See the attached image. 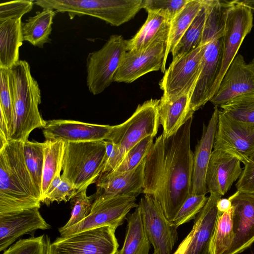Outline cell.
<instances>
[{
    "label": "cell",
    "instance_id": "6da1fadb",
    "mask_svg": "<svg viewBox=\"0 0 254 254\" xmlns=\"http://www.w3.org/2000/svg\"><path fill=\"white\" fill-rule=\"evenodd\" d=\"M193 117L173 135L161 134L145 157L142 193L152 196L172 222L190 193L193 153L190 146Z\"/></svg>",
    "mask_w": 254,
    "mask_h": 254
},
{
    "label": "cell",
    "instance_id": "7a4b0ae2",
    "mask_svg": "<svg viewBox=\"0 0 254 254\" xmlns=\"http://www.w3.org/2000/svg\"><path fill=\"white\" fill-rule=\"evenodd\" d=\"M41 194L27 168L23 142L0 148V214L41 206Z\"/></svg>",
    "mask_w": 254,
    "mask_h": 254
},
{
    "label": "cell",
    "instance_id": "3957f363",
    "mask_svg": "<svg viewBox=\"0 0 254 254\" xmlns=\"http://www.w3.org/2000/svg\"><path fill=\"white\" fill-rule=\"evenodd\" d=\"M9 78L14 111L13 129L9 140L24 142L32 130L44 128L47 123L39 110L41 90L26 61L19 60L9 69Z\"/></svg>",
    "mask_w": 254,
    "mask_h": 254
},
{
    "label": "cell",
    "instance_id": "277c9868",
    "mask_svg": "<svg viewBox=\"0 0 254 254\" xmlns=\"http://www.w3.org/2000/svg\"><path fill=\"white\" fill-rule=\"evenodd\" d=\"M159 103L160 99L147 100L138 105L133 114L125 122L114 126L106 139L113 142V151L102 174L114 170L127 153L141 140L148 136H156L159 125Z\"/></svg>",
    "mask_w": 254,
    "mask_h": 254
},
{
    "label": "cell",
    "instance_id": "5b68a950",
    "mask_svg": "<svg viewBox=\"0 0 254 254\" xmlns=\"http://www.w3.org/2000/svg\"><path fill=\"white\" fill-rule=\"evenodd\" d=\"M104 141L65 142L61 178L78 192L96 183L107 162Z\"/></svg>",
    "mask_w": 254,
    "mask_h": 254
},
{
    "label": "cell",
    "instance_id": "8992f818",
    "mask_svg": "<svg viewBox=\"0 0 254 254\" xmlns=\"http://www.w3.org/2000/svg\"><path fill=\"white\" fill-rule=\"evenodd\" d=\"M143 0H37L34 4L67 12L70 19L88 15L119 26L133 18L142 8Z\"/></svg>",
    "mask_w": 254,
    "mask_h": 254
},
{
    "label": "cell",
    "instance_id": "52a82bcc",
    "mask_svg": "<svg viewBox=\"0 0 254 254\" xmlns=\"http://www.w3.org/2000/svg\"><path fill=\"white\" fill-rule=\"evenodd\" d=\"M127 52V40L115 34L100 49L88 54L86 85L90 93L99 94L111 85Z\"/></svg>",
    "mask_w": 254,
    "mask_h": 254
},
{
    "label": "cell",
    "instance_id": "ba28073f",
    "mask_svg": "<svg viewBox=\"0 0 254 254\" xmlns=\"http://www.w3.org/2000/svg\"><path fill=\"white\" fill-rule=\"evenodd\" d=\"M136 201L135 197L129 196L93 197L89 214L76 224L66 228H60L61 236H68L105 226H110L116 229L123 223L130 210L138 206Z\"/></svg>",
    "mask_w": 254,
    "mask_h": 254
},
{
    "label": "cell",
    "instance_id": "9c48e42d",
    "mask_svg": "<svg viewBox=\"0 0 254 254\" xmlns=\"http://www.w3.org/2000/svg\"><path fill=\"white\" fill-rule=\"evenodd\" d=\"M116 229L105 226L57 238L50 245V254H116Z\"/></svg>",
    "mask_w": 254,
    "mask_h": 254
},
{
    "label": "cell",
    "instance_id": "30bf717a",
    "mask_svg": "<svg viewBox=\"0 0 254 254\" xmlns=\"http://www.w3.org/2000/svg\"><path fill=\"white\" fill-rule=\"evenodd\" d=\"M169 32V29L163 32L143 48L127 51L115 75L114 81L130 83L147 73L161 69Z\"/></svg>",
    "mask_w": 254,
    "mask_h": 254
},
{
    "label": "cell",
    "instance_id": "8fae6325",
    "mask_svg": "<svg viewBox=\"0 0 254 254\" xmlns=\"http://www.w3.org/2000/svg\"><path fill=\"white\" fill-rule=\"evenodd\" d=\"M205 46L172 60L159 82L163 97L172 98L193 90L201 71Z\"/></svg>",
    "mask_w": 254,
    "mask_h": 254
},
{
    "label": "cell",
    "instance_id": "7c38bea8",
    "mask_svg": "<svg viewBox=\"0 0 254 254\" xmlns=\"http://www.w3.org/2000/svg\"><path fill=\"white\" fill-rule=\"evenodd\" d=\"M144 232L156 254H171L178 240L177 228L154 198L147 194L138 203Z\"/></svg>",
    "mask_w": 254,
    "mask_h": 254
},
{
    "label": "cell",
    "instance_id": "4fadbf2b",
    "mask_svg": "<svg viewBox=\"0 0 254 254\" xmlns=\"http://www.w3.org/2000/svg\"><path fill=\"white\" fill-rule=\"evenodd\" d=\"M253 27V15L251 9L239 4H234L229 8L222 37L221 67L213 88V96L244 38L250 33Z\"/></svg>",
    "mask_w": 254,
    "mask_h": 254
},
{
    "label": "cell",
    "instance_id": "5bb4252c",
    "mask_svg": "<svg viewBox=\"0 0 254 254\" xmlns=\"http://www.w3.org/2000/svg\"><path fill=\"white\" fill-rule=\"evenodd\" d=\"M213 149L233 155L245 165L254 151V126L233 120L220 111Z\"/></svg>",
    "mask_w": 254,
    "mask_h": 254
},
{
    "label": "cell",
    "instance_id": "9a60e30c",
    "mask_svg": "<svg viewBox=\"0 0 254 254\" xmlns=\"http://www.w3.org/2000/svg\"><path fill=\"white\" fill-rule=\"evenodd\" d=\"M228 198L233 209L234 238L223 254H239L254 242V193L237 190Z\"/></svg>",
    "mask_w": 254,
    "mask_h": 254
},
{
    "label": "cell",
    "instance_id": "2e32d148",
    "mask_svg": "<svg viewBox=\"0 0 254 254\" xmlns=\"http://www.w3.org/2000/svg\"><path fill=\"white\" fill-rule=\"evenodd\" d=\"M222 48V38L205 46L201 71L190 98L192 115L213 97V88L221 67Z\"/></svg>",
    "mask_w": 254,
    "mask_h": 254
},
{
    "label": "cell",
    "instance_id": "e0dca14e",
    "mask_svg": "<svg viewBox=\"0 0 254 254\" xmlns=\"http://www.w3.org/2000/svg\"><path fill=\"white\" fill-rule=\"evenodd\" d=\"M113 127L73 120H53L47 122L43 132L46 140L65 142L98 141L106 140Z\"/></svg>",
    "mask_w": 254,
    "mask_h": 254
},
{
    "label": "cell",
    "instance_id": "ac0fdd59",
    "mask_svg": "<svg viewBox=\"0 0 254 254\" xmlns=\"http://www.w3.org/2000/svg\"><path fill=\"white\" fill-rule=\"evenodd\" d=\"M254 91V63L247 64L237 55L223 76L218 90L210 102L220 107L240 96Z\"/></svg>",
    "mask_w": 254,
    "mask_h": 254
},
{
    "label": "cell",
    "instance_id": "d6986e66",
    "mask_svg": "<svg viewBox=\"0 0 254 254\" xmlns=\"http://www.w3.org/2000/svg\"><path fill=\"white\" fill-rule=\"evenodd\" d=\"M34 207L0 214V251L5 250L21 236L51 227Z\"/></svg>",
    "mask_w": 254,
    "mask_h": 254
},
{
    "label": "cell",
    "instance_id": "ffe728a7",
    "mask_svg": "<svg viewBox=\"0 0 254 254\" xmlns=\"http://www.w3.org/2000/svg\"><path fill=\"white\" fill-rule=\"evenodd\" d=\"M241 161L223 150H213L206 175L207 191L223 195L240 177L243 169Z\"/></svg>",
    "mask_w": 254,
    "mask_h": 254
},
{
    "label": "cell",
    "instance_id": "44dd1931",
    "mask_svg": "<svg viewBox=\"0 0 254 254\" xmlns=\"http://www.w3.org/2000/svg\"><path fill=\"white\" fill-rule=\"evenodd\" d=\"M145 158L135 168L128 172L102 174L96 182L94 198L115 196H137L142 192Z\"/></svg>",
    "mask_w": 254,
    "mask_h": 254
},
{
    "label": "cell",
    "instance_id": "7402d4cb",
    "mask_svg": "<svg viewBox=\"0 0 254 254\" xmlns=\"http://www.w3.org/2000/svg\"><path fill=\"white\" fill-rule=\"evenodd\" d=\"M220 111L214 107L207 126H203L200 139L195 147L193 157L192 176L190 193L205 195L207 191L206 175L209 163L216 131Z\"/></svg>",
    "mask_w": 254,
    "mask_h": 254
},
{
    "label": "cell",
    "instance_id": "603a6c76",
    "mask_svg": "<svg viewBox=\"0 0 254 254\" xmlns=\"http://www.w3.org/2000/svg\"><path fill=\"white\" fill-rule=\"evenodd\" d=\"M210 193L205 204L195 217L193 235L186 254H212L211 242L221 213L217 204L222 196L216 192Z\"/></svg>",
    "mask_w": 254,
    "mask_h": 254
},
{
    "label": "cell",
    "instance_id": "cb8c5ba5",
    "mask_svg": "<svg viewBox=\"0 0 254 254\" xmlns=\"http://www.w3.org/2000/svg\"><path fill=\"white\" fill-rule=\"evenodd\" d=\"M193 91L179 96L166 98L162 96L158 106L159 124L165 138L173 135L193 115L190 113V101Z\"/></svg>",
    "mask_w": 254,
    "mask_h": 254
},
{
    "label": "cell",
    "instance_id": "d4e9b609",
    "mask_svg": "<svg viewBox=\"0 0 254 254\" xmlns=\"http://www.w3.org/2000/svg\"><path fill=\"white\" fill-rule=\"evenodd\" d=\"M22 23L21 18L0 21V68L10 69L20 60Z\"/></svg>",
    "mask_w": 254,
    "mask_h": 254
},
{
    "label": "cell",
    "instance_id": "484cf974",
    "mask_svg": "<svg viewBox=\"0 0 254 254\" xmlns=\"http://www.w3.org/2000/svg\"><path fill=\"white\" fill-rule=\"evenodd\" d=\"M203 3L206 17L200 46L223 37L228 11L234 5L232 0H203Z\"/></svg>",
    "mask_w": 254,
    "mask_h": 254
},
{
    "label": "cell",
    "instance_id": "4316f807",
    "mask_svg": "<svg viewBox=\"0 0 254 254\" xmlns=\"http://www.w3.org/2000/svg\"><path fill=\"white\" fill-rule=\"evenodd\" d=\"M56 12L54 9L44 8L22 23L23 41L40 48H43L45 44L50 43V35L52 33L53 19Z\"/></svg>",
    "mask_w": 254,
    "mask_h": 254
},
{
    "label": "cell",
    "instance_id": "83f0119b",
    "mask_svg": "<svg viewBox=\"0 0 254 254\" xmlns=\"http://www.w3.org/2000/svg\"><path fill=\"white\" fill-rule=\"evenodd\" d=\"M147 19L136 34L127 40V50L143 48L163 32L169 29L172 19L162 10L148 11Z\"/></svg>",
    "mask_w": 254,
    "mask_h": 254
},
{
    "label": "cell",
    "instance_id": "f1b7e54d",
    "mask_svg": "<svg viewBox=\"0 0 254 254\" xmlns=\"http://www.w3.org/2000/svg\"><path fill=\"white\" fill-rule=\"evenodd\" d=\"M202 6V0H189L171 20L165 58L161 69L162 72L166 70L168 55L178 44Z\"/></svg>",
    "mask_w": 254,
    "mask_h": 254
},
{
    "label": "cell",
    "instance_id": "f546056e",
    "mask_svg": "<svg viewBox=\"0 0 254 254\" xmlns=\"http://www.w3.org/2000/svg\"><path fill=\"white\" fill-rule=\"evenodd\" d=\"M126 218L127 228L124 243L116 254H148L151 243L144 232L138 206Z\"/></svg>",
    "mask_w": 254,
    "mask_h": 254
},
{
    "label": "cell",
    "instance_id": "4dcf8cb0",
    "mask_svg": "<svg viewBox=\"0 0 254 254\" xmlns=\"http://www.w3.org/2000/svg\"><path fill=\"white\" fill-rule=\"evenodd\" d=\"M65 142L46 140L44 142V162L42 174L41 201L56 176L62 170Z\"/></svg>",
    "mask_w": 254,
    "mask_h": 254
},
{
    "label": "cell",
    "instance_id": "1f68e13d",
    "mask_svg": "<svg viewBox=\"0 0 254 254\" xmlns=\"http://www.w3.org/2000/svg\"><path fill=\"white\" fill-rule=\"evenodd\" d=\"M205 17L206 9L202 0L201 9L172 51V60L191 52L200 46Z\"/></svg>",
    "mask_w": 254,
    "mask_h": 254
},
{
    "label": "cell",
    "instance_id": "d6a6232c",
    "mask_svg": "<svg viewBox=\"0 0 254 254\" xmlns=\"http://www.w3.org/2000/svg\"><path fill=\"white\" fill-rule=\"evenodd\" d=\"M220 107L228 118L254 126V91L237 97Z\"/></svg>",
    "mask_w": 254,
    "mask_h": 254
},
{
    "label": "cell",
    "instance_id": "836d02e7",
    "mask_svg": "<svg viewBox=\"0 0 254 254\" xmlns=\"http://www.w3.org/2000/svg\"><path fill=\"white\" fill-rule=\"evenodd\" d=\"M25 163L33 182L41 194L44 162V142H23Z\"/></svg>",
    "mask_w": 254,
    "mask_h": 254
},
{
    "label": "cell",
    "instance_id": "e575fe53",
    "mask_svg": "<svg viewBox=\"0 0 254 254\" xmlns=\"http://www.w3.org/2000/svg\"><path fill=\"white\" fill-rule=\"evenodd\" d=\"M234 238L233 209L220 213L212 238V254H223L230 248Z\"/></svg>",
    "mask_w": 254,
    "mask_h": 254
},
{
    "label": "cell",
    "instance_id": "d590c367",
    "mask_svg": "<svg viewBox=\"0 0 254 254\" xmlns=\"http://www.w3.org/2000/svg\"><path fill=\"white\" fill-rule=\"evenodd\" d=\"M154 137L148 136L139 142L127 153L120 163L111 172H126L137 167L148 154L154 143Z\"/></svg>",
    "mask_w": 254,
    "mask_h": 254
},
{
    "label": "cell",
    "instance_id": "8d00e7d4",
    "mask_svg": "<svg viewBox=\"0 0 254 254\" xmlns=\"http://www.w3.org/2000/svg\"><path fill=\"white\" fill-rule=\"evenodd\" d=\"M0 111L6 120L10 138L13 132L14 121L13 97L9 82V69L2 68H0Z\"/></svg>",
    "mask_w": 254,
    "mask_h": 254
},
{
    "label": "cell",
    "instance_id": "74e56055",
    "mask_svg": "<svg viewBox=\"0 0 254 254\" xmlns=\"http://www.w3.org/2000/svg\"><path fill=\"white\" fill-rule=\"evenodd\" d=\"M51 241L48 236L44 235L16 242L3 254H48Z\"/></svg>",
    "mask_w": 254,
    "mask_h": 254
},
{
    "label": "cell",
    "instance_id": "f35d334b",
    "mask_svg": "<svg viewBox=\"0 0 254 254\" xmlns=\"http://www.w3.org/2000/svg\"><path fill=\"white\" fill-rule=\"evenodd\" d=\"M208 197L205 195L190 194L175 215L172 222L178 227L194 219L203 207Z\"/></svg>",
    "mask_w": 254,
    "mask_h": 254
},
{
    "label": "cell",
    "instance_id": "ab89813d",
    "mask_svg": "<svg viewBox=\"0 0 254 254\" xmlns=\"http://www.w3.org/2000/svg\"><path fill=\"white\" fill-rule=\"evenodd\" d=\"M87 189L78 192L71 199V216L64 228H68L83 220L90 213L93 202V196H88Z\"/></svg>",
    "mask_w": 254,
    "mask_h": 254
},
{
    "label": "cell",
    "instance_id": "60d3db41",
    "mask_svg": "<svg viewBox=\"0 0 254 254\" xmlns=\"http://www.w3.org/2000/svg\"><path fill=\"white\" fill-rule=\"evenodd\" d=\"M32 0H16L0 3V21L21 18L33 8Z\"/></svg>",
    "mask_w": 254,
    "mask_h": 254
},
{
    "label": "cell",
    "instance_id": "b9f144b4",
    "mask_svg": "<svg viewBox=\"0 0 254 254\" xmlns=\"http://www.w3.org/2000/svg\"><path fill=\"white\" fill-rule=\"evenodd\" d=\"M189 0H143L142 8L146 11L162 10L172 19Z\"/></svg>",
    "mask_w": 254,
    "mask_h": 254
},
{
    "label": "cell",
    "instance_id": "7bdbcfd3",
    "mask_svg": "<svg viewBox=\"0 0 254 254\" xmlns=\"http://www.w3.org/2000/svg\"><path fill=\"white\" fill-rule=\"evenodd\" d=\"M77 192L76 189L69 182L62 179L56 188L42 202L49 205L54 201L58 203L63 201L66 202L71 200Z\"/></svg>",
    "mask_w": 254,
    "mask_h": 254
},
{
    "label": "cell",
    "instance_id": "ee69618b",
    "mask_svg": "<svg viewBox=\"0 0 254 254\" xmlns=\"http://www.w3.org/2000/svg\"><path fill=\"white\" fill-rule=\"evenodd\" d=\"M244 165L236 185L237 190L254 193V151Z\"/></svg>",
    "mask_w": 254,
    "mask_h": 254
},
{
    "label": "cell",
    "instance_id": "f6af8a7d",
    "mask_svg": "<svg viewBox=\"0 0 254 254\" xmlns=\"http://www.w3.org/2000/svg\"><path fill=\"white\" fill-rule=\"evenodd\" d=\"M193 233V231L192 229H191L189 234L179 245L177 250L173 254H186L188 247L191 241Z\"/></svg>",
    "mask_w": 254,
    "mask_h": 254
},
{
    "label": "cell",
    "instance_id": "bcb514c9",
    "mask_svg": "<svg viewBox=\"0 0 254 254\" xmlns=\"http://www.w3.org/2000/svg\"><path fill=\"white\" fill-rule=\"evenodd\" d=\"M217 207L220 212L224 213L232 208V204L229 198H220L217 202Z\"/></svg>",
    "mask_w": 254,
    "mask_h": 254
},
{
    "label": "cell",
    "instance_id": "7dc6e473",
    "mask_svg": "<svg viewBox=\"0 0 254 254\" xmlns=\"http://www.w3.org/2000/svg\"><path fill=\"white\" fill-rule=\"evenodd\" d=\"M61 181H62L61 175V173H58L56 176V177H55V178L54 179L53 181L50 184V185L47 190L46 194H45L44 197L43 198V199L42 200L41 202L45 198V197L49 195L56 188V187L58 186V185L61 183Z\"/></svg>",
    "mask_w": 254,
    "mask_h": 254
},
{
    "label": "cell",
    "instance_id": "c3c4849f",
    "mask_svg": "<svg viewBox=\"0 0 254 254\" xmlns=\"http://www.w3.org/2000/svg\"><path fill=\"white\" fill-rule=\"evenodd\" d=\"M232 1L234 4L243 5L251 10H254V0H234Z\"/></svg>",
    "mask_w": 254,
    "mask_h": 254
},
{
    "label": "cell",
    "instance_id": "681fc988",
    "mask_svg": "<svg viewBox=\"0 0 254 254\" xmlns=\"http://www.w3.org/2000/svg\"><path fill=\"white\" fill-rule=\"evenodd\" d=\"M48 254H50V248H49V252H48Z\"/></svg>",
    "mask_w": 254,
    "mask_h": 254
},
{
    "label": "cell",
    "instance_id": "f907efd6",
    "mask_svg": "<svg viewBox=\"0 0 254 254\" xmlns=\"http://www.w3.org/2000/svg\"><path fill=\"white\" fill-rule=\"evenodd\" d=\"M253 62L254 63V60H253Z\"/></svg>",
    "mask_w": 254,
    "mask_h": 254
},
{
    "label": "cell",
    "instance_id": "816d5d0a",
    "mask_svg": "<svg viewBox=\"0 0 254 254\" xmlns=\"http://www.w3.org/2000/svg\"><path fill=\"white\" fill-rule=\"evenodd\" d=\"M153 254H156L155 253H154Z\"/></svg>",
    "mask_w": 254,
    "mask_h": 254
}]
</instances>
